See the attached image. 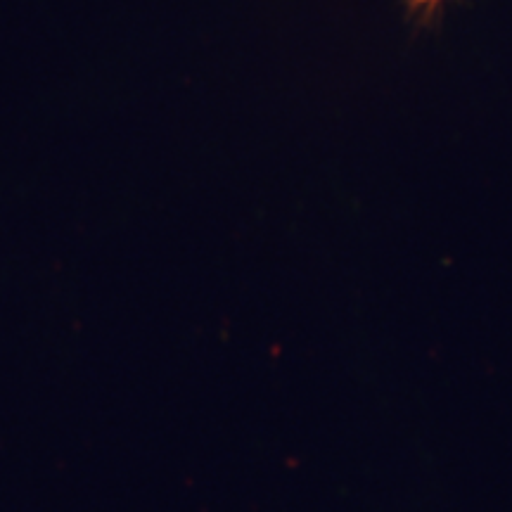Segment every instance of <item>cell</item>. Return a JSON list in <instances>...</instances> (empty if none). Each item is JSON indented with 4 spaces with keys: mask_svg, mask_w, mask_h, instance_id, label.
<instances>
[{
    "mask_svg": "<svg viewBox=\"0 0 512 512\" xmlns=\"http://www.w3.org/2000/svg\"><path fill=\"white\" fill-rule=\"evenodd\" d=\"M408 3H411V8L415 10V12H420V10H434L437 8L439 3H444V0H408Z\"/></svg>",
    "mask_w": 512,
    "mask_h": 512,
    "instance_id": "obj_1",
    "label": "cell"
}]
</instances>
